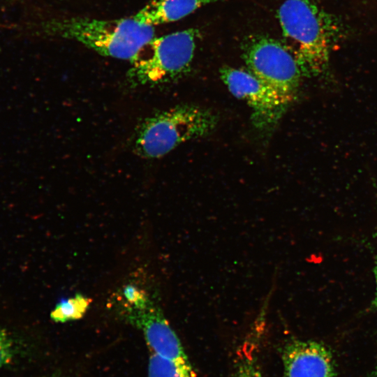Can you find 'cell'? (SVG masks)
<instances>
[{
  "label": "cell",
  "mask_w": 377,
  "mask_h": 377,
  "mask_svg": "<svg viewBox=\"0 0 377 377\" xmlns=\"http://www.w3.org/2000/svg\"><path fill=\"white\" fill-rule=\"evenodd\" d=\"M226 0H152L133 16L137 22L154 27L175 22L200 7Z\"/></svg>",
  "instance_id": "9c48e42d"
},
{
  "label": "cell",
  "mask_w": 377,
  "mask_h": 377,
  "mask_svg": "<svg viewBox=\"0 0 377 377\" xmlns=\"http://www.w3.org/2000/svg\"><path fill=\"white\" fill-rule=\"evenodd\" d=\"M122 296L126 302V309H141L151 302L144 290L133 284H128L124 287Z\"/></svg>",
  "instance_id": "7c38bea8"
},
{
  "label": "cell",
  "mask_w": 377,
  "mask_h": 377,
  "mask_svg": "<svg viewBox=\"0 0 377 377\" xmlns=\"http://www.w3.org/2000/svg\"><path fill=\"white\" fill-rule=\"evenodd\" d=\"M148 377H195L189 360H177L153 353L149 360Z\"/></svg>",
  "instance_id": "30bf717a"
},
{
  "label": "cell",
  "mask_w": 377,
  "mask_h": 377,
  "mask_svg": "<svg viewBox=\"0 0 377 377\" xmlns=\"http://www.w3.org/2000/svg\"><path fill=\"white\" fill-rule=\"evenodd\" d=\"M234 377H263L253 360L246 359L239 365Z\"/></svg>",
  "instance_id": "5bb4252c"
},
{
  "label": "cell",
  "mask_w": 377,
  "mask_h": 377,
  "mask_svg": "<svg viewBox=\"0 0 377 377\" xmlns=\"http://www.w3.org/2000/svg\"><path fill=\"white\" fill-rule=\"evenodd\" d=\"M220 75L229 91L250 107L252 122L257 128L269 130L282 117L288 105L251 73L224 66Z\"/></svg>",
  "instance_id": "8992f818"
},
{
  "label": "cell",
  "mask_w": 377,
  "mask_h": 377,
  "mask_svg": "<svg viewBox=\"0 0 377 377\" xmlns=\"http://www.w3.org/2000/svg\"><path fill=\"white\" fill-rule=\"evenodd\" d=\"M14 353V343L11 337L0 327V369L11 362Z\"/></svg>",
  "instance_id": "4fadbf2b"
},
{
  "label": "cell",
  "mask_w": 377,
  "mask_h": 377,
  "mask_svg": "<svg viewBox=\"0 0 377 377\" xmlns=\"http://www.w3.org/2000/svg\"><path fill=\"white\" fill-rule=\"evenodd\" d=\"M91 300L77 293L72 297L61 300L50 313L52 320L57 323L80 319L87 312Z\"/></svg>",
  "instance_id": "8fae6325"
},
{
  "label": "cell",
  "mask_w": 377,
  "mask_h": 377,
  "mask_svg": "<svg viewBox=\"0 0 377 377\" xmlns=\"http://www.w3.org/2000/svg\"><path fill=\"white\" fill-rule=\"evenodd\" d=\"M277 17L285 46L302 74L320 73L328 62L334 29L327 15L309 0H286Z\"/></svg>",
  "instance_id": "6da1fadb"
},
{
  "label": "cell",
  "mask_w": 377,
  "mask_h": 377,
  "mask_svg": "<svg viewBox=\"0 0 377 377\" xmlns=\"http://www.w3.org/2000/svg\"><path fill=\"white\" fill-rule=\"evenodd\" d=\"M216 123V117L208 110L177 106L144 121L138 130L134 150L142 158H159L184 142L209 133Z\"/></svg>",
  "instance_id": "3957f363"
},
{
  "label": "cell",
  "mask_w": 377,
  "mask_h": 377,
  "mask_svg": "<svg viewBox=\"0 0 377 377\" xmlns=\"http://www.w3.org/2000/svg\"><path fill=\"white\" fill-rule=\"evenodd\" d=\"M285 377H333L334 366L330 351L314 341L293 339L282 350Z\"/></svg>",
  "instance_id": "ba28073f"
},
{
  "label": "cell",
  "mask_w": 377,
  "mask_h": 377,
  "mask_svg": "<svg viewBox=\"0 0 377 377\" xmlns=\"http://www.w3.org/2000/svg\"><path fill=\"white\" fill-rule=\"evenodd\" d=\"M374 275H375V279H376V293H375V297L374 300V304L376 306H377V254L375 258V264H374Z\"/></svg>",
  "instance_id": "9a60e30c"
},
{
  "label": "cell",
  "mask_w": 377,
  "mask_h": 377,
  "mask_svg": "<svg viewBox=\"0 0 377 377\" xmlns=\"http://www.w3.org/2000/svg\"><path fill=\"white\" fill-rule=\"evenodd\" d=\"M125 317L142 332L153 353L172 360H189L177 335L152 301L141 309H126Z\"/></svg>",
  "instance_id": "52a82bcc"
},
{
  "label": "cell",
  "mask_w": 377,
  "mask_h": 377,
  "mask_svg": "<svg viewBox=\"0 0 377 377\" xmlns=\"http://www.w3.org/2000/svg\"><path fill=\"white\" fill-rule=\"evenodd\" d=\"M45 28L50 34L78 41L101 55L131 62L155 37L154 27L141 24L133 17L116 20L66 18L52 20Z\"/></svg>",
  "instance_id": "7a4b0ae2"
},
{
  "label": "cell",
  "mask_w": 377,
  "mask_h": 377,
  "mask_svg": "<svg viewBox=\"0 0 377 377\" xmlns=\"http://www.w3.org/2000/svg\"><path fill=\"white\" fill-rule=\"evenodd\" d=\"M197 35V30L189 29L153 38L131 61L130 81L157 84L185 72L193 57Z\"/></svg>",
  "instance_id": "277c9868"
},
{
  "label": "cell",
  "mask_w": 377,
  "mask_h": 377,
  "mask_svg": "<svg viewBox=\"0 0 377 377\" xmlns=\"http://www.w3.org/2000/svg\"><path fill=\"white\" fill-rule=\"evenodd\" d=\"M373 377H377V366L376 367V369L374 372Z\"/></svg>",
  "instance_id": "2e32d148"
},
{
  "label": "cell",
  "mask_w": 377,
  "mask_h": 377,
  "mask_svg": "<svg viewBox=\"0 0 377 377\" xmlns=\"http://www.w3.org/2000/svg\"><path fill=\"white\" fill-rule=\"evenodd\" d=\"M243 57L249 72L284 103L288 105L293 101L302 73L284 45L270 38L253 37L245 43Z\"/></svg>",
  "instance_id": "5b68a950"
}]
</instances>
